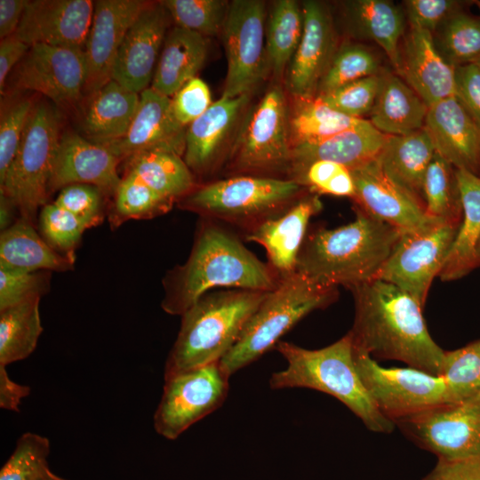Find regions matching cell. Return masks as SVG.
Here are the masks:
<instances>
[{"instance_id": "cell-1", "label": "cell", "mask_w": 480, "mask_h": 480, "mask_svg": "<svg viewBox=\"0 0 480 480\" xmlns=\"http://www.w3.org/2000/svg\"><path fill=\"white\" fill-rule=\"evenodd\" d=\"M349 290L355 318L348 332L355 349L440 376L445 351L430 336L423 308L412 296L380 279Z\"/></svg>"}, {"instance_id": "cell-2", "label": "cell", "mask_w": 480, "mask_h": 480, "mask_svg": "<svg viewBox=\"0 0 480 480\" xmlns=\"http://www.w3.org/2000/svg\"><path fill=\"white\" fill-rule=\"evenodd\" d=\"M279 281L231 233L213 224L201 227L188 260L166 275L163 309L182 315L215 288L269 292Z\"/></svg>"}, {"instance_id": "cell-3", "label": "cell", "mask_w": 480, "mask_h": 480, "mask_svg": "<svg viewBox=\"0 0 480 480\" xmlns=\"http://www.w3.org/2000/svg\"><path fill=\"white\" fill-rule=\"evenodd\" d=\"M402 233L356 207V219L308 235L296 272L327 286L350 289L377 277Z\"/></svg>"}, {"instance_id": "cell-4", "label": "cell", "mask_w": 480, "mask_h": 480, "mask_svg": "<svg viewBox=\"0 0 480 480\" xmlns=\"http://www.w3.org/2000/svg\"><path fill=\"white\" fill-rule=\"evenodd\" d=\"M276 348L287 366L271 375L272 389L305 388L324 392L346 405L369 430L383 434L393 431L396 424L378 409L358 374L349 332L319 349L284 341H279Z\"/></svg>"}, {"instance_id": "cell-5", "label": "cell", "mask_w": 480, "mask_h": 480, "mask_svg": "<svg viewBox=\"0 0 480 480\" xmlns=\"http://www.w3.org/2000/svg\"><path fill=\"white\" fill-rule=\"evenodd\" d=\"M268 292L228 289L203 295L181 315L164 379L220 361Z\"/></svg>"}, {"instance_id": "cell-6", "label": "cell", "mask_w": 480, "mask_h": 480, "mask_svg": "<svg viewBox=\"0 0 480 480\" xmlns=\"http://www.w3.org/2000/svg\"><path fill=\"white\" fill-rule=\"evenodd\" d=\"M338 296L337 287L317 284L295 272L280 278L246 322L236 342L220 361L231 376L259 359L299 321L324 308Z\"/></svg>"}, {"instance_id": "cell-7", "label": "cell", "mask_w": 480, "mask_h": 480, "mask_svg": "<svg viewBox=\"0 0 480 480\" xmlns=\"http://www.w3.org/2000/svg\"><path fill=\"white\" fill-rule=\"evenodd\" d=\"M303 193L304 187L290 179L236 176L196 187L180 205L204 217L252 228L285 210Z\"/></svg>"}, {"instance_id": "cell-8", "label": "cell", "mask_w": 480, "mask_h": 480, "mask_svg": "<svg viewBox=\"0 0 480 480\" xmlns=\"http://www.w3.org/2000/svg\"><path fill=\"white\" fill-rule=\"evenodd\" d=\"M56 106L35 102L14 161L0 183V193L14 200L20 217L35 225L47 203L49 182L61 138Z\"/></svg>"}, {"instance_id": "cell-9", "label": "cell", "mask_w": 480, "mask_h": 480, "mask_svg": "<svg viewBox=\"0 0 480 480\" xmlns=\"http://www.w3.org/2000/svg\"><path fill=\"white\" fill-rule=\"evenodd\" d=\"M292 145L285 89L274 83L245 112L228 155L239 173L288 172Z\"/></svg>"}, {"instance_id": "cell-10", "label": "cell", "mask_w": 480, "mask_h": 480, "mask_svg": "<svg viewBox=\"0 0 480 480\" xmlns=\"http://www.w3.org/2000/svg\"><path fill=\"white\" fill-rule=\"evenodd\" d=\"M353 349L356 370L368 393L395 424L461 399L442 376L409 366L383 367L370 355Z\"/></svg>"}, {"instance_id": "cell-11", "label": "cell", "mask_w": 480, "mask_h": 480, "mask_svg": "<svg viewBox=\"0 0 480 480\" xmlns=\"http://www.w3.org/2000/svg\"><path fill=\"white\" fill-rule=\"evenodd\" d=\"M229 377L218 361L164 379L153 419L156 433L175 440L220 407L228 393Z\"/></svg>"}, {"instance_id": "cell-12", "label": "cell", "mask_w": 480, "mask_h": 480, "mask_svg": "<svg viewBox=\"0 0 480 480\" xmlns=\"http://www.w3.org/2000/svg\"><path fill=\"white\" fill-rule=\"evenodd\" d=\"M266 15L263 1L229 3L221 33L228 61L222 97L252 94L269 72L264 46Z\"/></svg>"}, {"instance_id": "cell-13", "label": "cell", "mask_w": 480, "mask_h": 480, "mask_svg": "<svg viewBox=\"0 0 480 480\" xmlns=\"http://www.w3.org/2000/svg\"><path fill=\"white\" fill-rule=\"evenodd\" d=\"M459 226L438 222L402 234L375 279L396 286L424 308L432 281L444 266Z\"/></svg>"}, {"instance_id": "cell-14", "label": "cell", "mask_w": 480, "mask_h": 480, "mask_svg": "<svg viewBox=\"0 0 480 480\" xmlns=\"http://www.w3.org/2000/svg\"><path fill=\"white\" fill-rule=\"evenodd\" d=\"M396 425L438 459L480 457V390Z\"/></svg>"}, {"instance_id": "cell-15", "label": "cell", "mask_w": 480, "mask_h": 480, "mask_svg": "<svg viewBox=\"0 0 480 480\" xmlns=\"http://www.w3.org/2000/svg\"><path fill=\"white\" fill-rule=\"evenodd\" d=\"M85 76L84 49L34 44L14 68L11 82L15 91L36 92L57 108H68L83 96Z\"/></svg>"}, {"instance_id": "cell-16", "label": "cell", "mask_w": 480, "mask_h": 480, "mask_svg": "<svg viewBox=\"0 0 480 480\" xmlns=\"http://www.w3.org/2000/svg\"><path fill=\"white\" fill-rule=\"evenodd\" d=\"M301 8L302 35L287 68L284 85L293 99H310L316 96L337 50L336 33L326 4L308 0L301 4Z\"/></svg>"}, {"instance_id": "cell-17", "label": "cell", "mask_w": 480, "mask_h": 480, "mask_svg": "<svg viewBox=\"0 0 480 480\" xmlns=\"http://www.w3.org/2000/svg\"><path fill=\"white\" fill-rule=\"evenodd\" d=\"M351 172L356 186L353 200L356 207L367 214L402 234L422 230L438 223L427 216L424 204L420 199L384 172L377 159Z\"/></svg>"}, {"instance_id": "cell-18", "label": "cell", "mask_w": 480, "mask_h": 480, "mask_svg": "<svg viewBox=\"0 0 480 480\" xmlns=\"http://www.w3.org/2000/svg\"><path fill=\"white\" fill-rule=\"evenodd\" d=\"M251 96H221L188 126L183 159L193 173L212 172L229 155Z\"/></svg>"}, {"instance_id": "cell-19", "label": "cell", "mask_w": 480, "mask_h": 480, "mask_svg": "<svg viewBox=\"0 0 480 480\" xmlns=\"http://www.w3.org/2000/svg\"><path fill=\"white\" fill-rule=\"evenodd\" d=\"M171 20L161 2H148L125 34L114 64L113 80L138 93L148 89Z\"/></svg>"}, {"instance_id": "cell-20", "label": "cell", "mask_w": 480, "mask_h": 480, "mask_svg": "<svg viewBox=\"0 0 480 480\" xmlns=\"http://www.w3.org/2000/svg\"><path fill=\"white\" fill-rule=\"evenodd\" d=\"M148 2L98 0L84 46V93L91 95L112 79L114 64L125 34Z\"/></svg>"}, {"instance_id": "cell-21", "label": "cell", "mask_w": 480, "mask_h": 480, "mask_svg": "<svg viewBox=\"0 0 480 480\" xmlns=\"http://www.w3.org/2000/svg\"><path fill=\"white\" fill-rule=\"evenodd\" d=\"M95 2L91 0L28 1L13 34L25 44L84 49Z\"/></svg>"}, {"instance_id": "cell-22", "label": "cell", "mask_w": 480, "mask_h": 480, "mask_svg": "<svg viewBox=\"0 0 480 480\" xmlns=\"http://www.w3.org/2000/svg\"><path fill=\"white\" fill-rule=\"evenodd\" d=\"M186 131L174 117L172 98L148 88L140 93L139 106L126 133L106 148L120 160L148 151L183 156Z\"/></svg>"}, {"instance_id": "cell-23", "label": "cell", "mask_w": 480, "mask_h": 480, "mask_svg": "<svg viewBox=\"0 0 480 480\" xmlns=\"http://www.w3.org/2000/svg\"><path fill=\"white\" fill-rule=\"evenodd\" d=\"M321 209L318 196L304 195L283 212L249 228L247 240L265 249L268 265L279 279L296 272L309 220Z\"/></svg>"}, {"instance_id": "cell-24", "label": "cell", "mask_w": 480, "mask_h": 480, "mask_svg": "<svg viewBox=\"0 0 480 480\" xmlns=\"http://www.w3.org/2000/svg\"><path fill=\"white\" fill-rule=\"evenodd\" d=\"M120 159L108 148L75 133L61 135L49 182L50 193L72 184H88L115 195L122 178Z\"/></svg>"}, {"instance_id": "cell-25", "label": "cell", "mask_w": 480, "mask_h": 480, "mask_svg": "<svg viewBox=\"0 0 480 480\" xmlns=\"http://www.w3.org/2000/svg\"><path fill=\"white\" fill-rule=\"evenodd\" d=\"M435 151L455 169L480 170V128L456 97L428 107L423 127Z\"/></svg>"}, {"instance_id": "cell-26", "label": "cell", "mask_w": 480, "mask_h": 480, "mask_svg": "<svg viewBox=\"0 0 480 480\" xmlns=\"http://www.w3.org/2000/svg\"><path fill=\"white\" fill-rule=\"evenodd\" d=\"M396 72L428 107L455 97V67L440 53L428 30L410 26Z\"/></svg>"}, {"instance_id": "cell-27", "label": "cell", "mask_w": 480, "mask_h": 480, "mask_svg": "<svg viewBox=\"0 0 480 480\" xmlns=\"http://www.w3.org/2000/svg\"><path fill=\"white\" fill-rule=\"evenodd\" d=\"M388 137L364 118L357 125L320 141L294 146L289 179L316 161L335 162L356 170L378 158Z\"/></svg>"}, {"instance_id": "cell-28", "label": "cell", "mask_w": 480, "mask_h": 480, "mask_svg": "<svg viewBox=\"0 0 480 480\" xmlns=\"http://www.w3.org/2000/svg\"><path fill=\"white\" fill-rule=\"evenodd\" d=\"M89 96L82 122L84 138L104 147L120 140L136 114L140 93L111 79Z\"/></svg>"}, {"instance_id": "cell-29", "label": "cell", "mask_w": 480, "mask_h": 480, "mask_svg": "<svg viewBox=\"0 0 480 480\" xmlns=\"http://www.w3.org/2000/svg\"><path fill=\"white\" fill-rule=\"evenodd\" d=\"M462 217L444 266L442 281L463 277L480 265L476 249L480 240V176L465 169L455 171Z\"/></svg>"}, {"instance_id": "cell-30", "label": "cell", "mask_w": 480, "mask_h": 480, "mask_svg": "<svg viewBox=\"0 0 480 480\" xmlns=\"http://www.w3.org/2000/svg\"><path fill=\"white\" fill-rule=\"evenodd\" d=\"M207 53L206 37L174 25L164 38L150 88L172 98L196 77Z\"/></svg>"}, {"instance_id": "cell-31", "label": "cell", "mask_w": 480, "mask_h": 480, "mask_svg": "<svg viewBox=\"0 0 480 480\" xmlns=\"http://www.w3.org/2000/svg\"><path fill=\"white\" fill-rule=\"evenodd\" d=\"M428 106L400 76L380 73L370 123L387 135H406L424 127Z\"/></svg>"}, {"instance_id": "cell-32", "label": "cell", "mask_w": 480, "mask_h": 480, "mask_svg": "<svg viewBox=\"0 0 480 480\" xmlns=\"http://www.w3.org/2000/svg\"><path fill=\"white\" fill-rule=\"evenodd\" d=\"M435 153L422 128L406 135H388L377 161L394 182L423 203V180Z\"/></svg>"}, {"instance_id": "cell-33", "label": "cell", "mask_w": 480, "mask_h": 480, "mask_svg": "<svg viewBox=\"0 0 480 480\" xmlns=\"http://www.w3.org/2000/svg\"><path fill=\"white\" fill-rule=\"evenodd\" d=\"M74 263L54 250L33 223L21 217L0 234V266L27 271L65 272L73 269Z\"/></svg>"}, {"instance_id": "cell-34", "label": "cell", "mask_w": 480, "mask_h": 480, "mask_svg": "<svg viewBox=\"0 0 480 480\" xmlns=\"http://www.w3.org/2000/svg\"><path fill=\"white\" fill-rule=\"evenodd\" d=\"M345 6L354 27L377 43L397 70L400 63L399 41L404 30L401 10L386 0L348 1Z\"/></svg>"}, {"instance_id": "cell-35", "label": "cell", "mask_w": 480, "mask_h": 480, "mask_svg": "<svg viewBox=\"0 0 480 480\" xmlns=\"http://www.w3.org/2000/svg\"><path fill=\"white\" fill-rule=\"evenodd\" d=\"M303 29L301 4L295 0L272 4L266 27V56L276 83L284 78Z\"/></svg>"}, {"instance_id": "cell-36", "label": "cell", "mask_w": 480, "mask_h": 480, "mask_svg": "<svg viewBox=\"0 0 480 480\" xmlns=\"http://www.w3.org/2000/svg\"><path fill=\"white\" fill-rule=\"evenodd\" d=\"M128 171L173 202L196 188L193 172L181 156L173 152L148 151L133 156L129 158Z\"/></svg>"}, {"instance_id": "cell-37", "label": "cell", "mask_w": 480, "mask_h": 480, "mask_svg": "<svg viewBox=\"0 0 480 480\" xmlns=\"http://www.w3.org/2000/svg\"><path fill=\"white\" fill-rule=\"evenodd\" d=\"M40 300L0 310V365L23 360L36 349L43 332Z\"/></svg>"}, {"instance_id": "cell-38", "label": "cell", "mask_w": 480, "mask_h": 480, "mask_svg": "<svg viewBox=\"0 0 480 480\" xmlns=\"http://www.w3.org/2000/svg\"><path fill=\"white\" fill-rule=\"evenodd\" d=\"M293 100L289 112L292 148L320 141L357 125L364 119L340 113L316 97Z\"/></svg>"}, {"instance_id": "cell-39", "label": "cell", "mask_w": 480, "mask_h": 480, "mask_svg": "<svg viewBox=\"0 0 480 480\" xmlns=\"http://www.w3.org/2000/svg\"><path fill=\"white\" fill-rule=\"evenodd\" d=\"M456 169L436 152L425 173L422 198L427 216L436 221L460 225L462 207Z\"/></svg>"}, {"instance_id": "cell-40", "label": "cell", "mask_w": 480, "mask_h": 480, "mask_svg": "<svg viewBox=\"0 0 480 480\" xmlns=\"http://www.w3.org/2000/svg\"><path fill=\"white\" fill-rule=\"evenodd\" d=\"M109 222L117 228L130 220H145L162 215L172 208L166 198L146 184L137 174L127 171L114 195Z\"/></svg>"}, {"instance_id": "cell-41", "label": "cell", "mask_w": 480, "mask_h": 480, "mask_svg": "<svg viewBox=\"0 0 480 480\" xmlns=\"http://www.w3.org/2000/svg\"><path fill=\"white\" fill-rule=\"evenodd\" d=\"M162 4L175 26L201 36L221 35L228 12L229 3L224 0H165Z\"/></svg>"}, {"instance_id": "cell-42", "label": "cell", "mask_w": 480, "mask_h": 480, "mask_svg": "<svg viewBox=\"0 0 480 480\" xmlns=\"http://www.w3.org/2000/svg\"><path fill=\"white\" fill-rule=\"evenodd\" d=\"M377 74L379 60L372 52L361 44H342L336 50L320 81L316 96Z\"/></svg>"}, {"instance_id": "cell-43", "label": "cell", "mask_w": 480, "mask_h": 480, "mask_svg": "<svg viewBox=\"0 0 480 480\" xmlns=\"http://www.w3.org/2000/svg\"><path fill=\"white\" fill-rule=\"evenodd\" d=\"M440 41L443 57L453 67L476 62L480 58V20L452 13L443 22Z\"/></svg>"}, {"instance_id": "cell-44", "label": "cell", "mask_w": 480, "mask_h": 480, "mask_svg": "<svg viewBox=\"0 0 480 480\" xmlns=\"http://www.w3.org/2000/svg\"><path fill=\"white\" fill-rule=\"evenodd\" d=\"M50 441L27 432L17 440L14 451L0 470V480H41L50 472Z\"/></svg>"}, {"instance_id": "cell-45", "label": "cell", "mask_w": 480, "mask_h": 480, "mask_svg": "<svg viewBox=\"0 0 480 480\" xmlns=\"http://www.w3.org/2000/svg\"><path fill=\"white\" fill-rule=\"evenodd\" d=\"M44 239L57 252L75 261V251L90 227L78 217L57 205L46 204L38 215Z\"/></svg>"}, {"instance_id": "cell-46", "label": "cell", "mask_w": 480, "mask_h": 480, "mask_svg": "<svg viewBox=\"0 0 480 480\" xmlns=\"http://www.w3.org/2000/svg\"><path fill=\"white\" fill-rule=\"evenodd\" d=\"M440 376L461 398L480 390V340L445 351Z\"/></svg>"}, {"instance_id": "cell-47", "label": "cell", "mask_w": 480, "mask_h": 480, "mask_svg": "<svg viewBox=\"0 0 480 480\" xmlns=\"http://www.w3.org/2000/svg\"><path fill=\"white\" fill-rule=\"evenodd\" d=\"M380 86V73L316 96L334 110L354 118L369 115Z\"/></svg>"}, {"instance_id": "cell-48", "label": "cell", "mask_w": 480, "mask_h": 480, "mask_svg": "<svg viewBox=\"0 0 480 480\" xmlns=\"http://www.w3.org/2000/svg\"><path fill=\"white\" fill-rule=\"evenodd\" d=\"M291 180L316 194L346 196L353 199L356 193L355 180L351 171L335 162H313Z\"/></svg>"}, {"instance_id": "cell-49", "label": "cell", "mask_w": 480, "mask_h": 480, "mask_svg": "<svg viewBox=\"0 0 480 480\" xmlns=\"http://www.w3.org/2000/svg\"><path fill=\"white\" fill-rule=\"evenodd\" d=\"M35 102L22 97L2 108L0 118V183H2L17 155L22 136Z\"/></svg>"}, {"instance_id": "cell-50", "label": "cell", "mask_w": 480, "mask_h": 480, "mask_svg": "<svg viewBox=\"0 0 480 480\" xmlns=\"http://www.w3.org/2000/svg\"><path fill=\"white\" fill-rule=\"evenodd\" d=\"M50 271H27L0 266V310L41 299L49 289Z\"/></svg>"}, {"instance_id": "cell-51", "label": "cell", "mask_w": 480, "mask_h": 480, "mask_svg": "<svg viewBox=\"0 0 480 480\" xmlns=\"http://www.w3.org/2000/svg\"><path fill=\"white\" fill-rule=\"evenodd\" d=\"M103 194L95 186L72 184L60 189L53 203L70 212L92 228L99 225L103 220Z\"/></svg>"}, {"instance_id": "cell-52", "label": "cell", "mask_w": 480, "mask_h": 480, "mask_svg": "<svg viewBox=\"0 0 480 480\" xmlns=\"http://www.w3.org/2000/svg\"><path fill=\"white\" fill-rule=\"evenodd\" d=\"M212 104L208 85L197 76L186 83L172 97L174 117L186 128L201 116Z\"/></svg>"}, {"instance_id": "cell-53", "label": "cell", "mask_w": 480, "mask_h": 480, "mask_svg": "<svg viewBox=\"0 0 480 480\" xmlns=\"http://www.w3.org/2000/svg\"><path fill=\"white\" fill-rule=\"evenodd\" d=\"M457 2L451 0H408L405 1L410 26L420 28L431 33L452 13Z\"/></svg>"}, {"instance_id": "cell-54", "label": "cell", "mask_w": 480, "mask_h": 480, "mask_svg": "<svg viewBox=\"0 0 480 480\" xmlns=\"http://www.w3.org/2000/svg\"><path fill=\"white\" fill-rule=\"evenodd\" d=\"M455 97L480 128V68L474 62L455 67Z\"/></svg>"}, {"instance_id": "cell-55", "label": "cell", "mask_w": 480, "mask_h": 480, "mask_svg": "<svg viewBox=\"0 0 480 480\" xmlns=\"http://www.w3.org/2000/svg\"><path fill=\"white\" fill-rule=\"evenodd\" d=\"M423 480H480V457L438 459Z\"/></svg>"}, {"instance_id": "cell-56", "label": "cell", "mask_w": 480, "mask_h": 480, "mask_svg": "<svg viewBox=\"0 0 480 480\" xmlns=\"http://www.w3.org/2000/svg\"><path fill=\"white\" fill-rule=\"evenodd\" d=\"M30 46L14 35L1 39L0 43V89L3 92L7 77L22 60Z\"/></svg>"}, {"instance_id": "cell-57", "label": "cell", "mask_w": 480, "mask_h": 480, "mask_svg": "<svg viewBox=\"0 0 480 480\" xmlns=\"http://www.w3.org/2000/svg\"><path fill=\"white\" fill-rule=\"evenodd\" d=\"M30 388L13 381L8 375L5 366L0 365V407L12 412H20L21 400L28 396Z\"/></svg>"}, {"instance_id": "cell-58", "label": "cell", "mask_w": 480, "mask_h": 480, "mask_svg": "<svg viewBox=\"0 0 480 480\" xmlns=\"http://www.w3.org/2000/svg\"><path fill=\"white\" fill-rule=\"evenodd\" d=\"M28 3V0H0L1 39L16 32Z\"/></svg>"}, {"instance_id": "cell-59", "label": "cell", "mask_w": 480, "mask_h": 480, "mask_svg": "<svg viewBox=\"0 0 480 480\" xmlns=\"http://www.w3.org/2000/svg\"><path fill=\"white\" fill-rule=\"evenodd\" d=\"M16 203L12 198L5 194L0 193V231H4L12 227L20 217Z\"/></svg>"}, {"instance_id": "cell-60", "label": "cell", "mask_w": 480, "mask_h": 480, "mask_svg": "<svg viewBox=\"0 0 480 480\" xmlns=\"http://www.w3.org/2000/svg\"><path fill=\"white\" fill-rule=\"evenodd\" d=\"M41 480H67V479H64V478L55 475L51 471L46 476H44Z\"/></svg>"}, {"instance_id": "cell-61", "label": "cell", "mask_w": 480, "mask_h": 480, "mask_svg": "<svg viewBox=\"0 0 480 480\" xmlns=\"http://www.w3.org/2000/svg\"><path fill=\"white\" fill-rule=\"evenodd\" d=\"M476 253H477L478 260L480 262V240H479V243L477 244Z\"/></svg>"}, {"instance_id": "cell-62", "label": "cell", "mask_w": 480, "mask_h": 480, "mask_svg": "<svg viewBox=\"0 0 480 480\" xmlns=\"http://www.w3.org/2000/svg\"><path fill=\"white\" fill-rule=\"evenodd\" d=\"M475 63L480 68V58Z\"/></svg>"}, {"instance_id": "cell-63", "label": "cell", "mask_w": 480, "mask_h": 480, "mask_svg": "<svg viewBox=\"0 0 480 480\" xmlns=\"http://www.w3.org/2000/svg\"><path fill=\"white\" fill-rule=\"evenodd\" d=\"M476 4H477V6H478V8H479V10H480V1H477V2H476Z\"/></svg>"}]
</instances>
